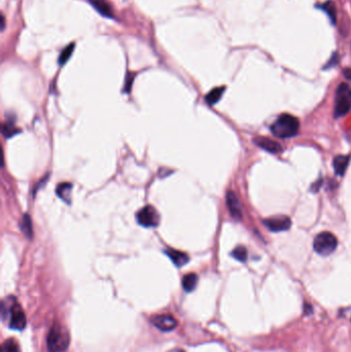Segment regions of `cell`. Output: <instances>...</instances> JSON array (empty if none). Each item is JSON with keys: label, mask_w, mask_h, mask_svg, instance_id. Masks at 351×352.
Masks as SVG:
<instances>
[{"label": "cell", "mask_w": 351, "mask_h": 352, "mask_svg": "<svg viewBox=\"0 0 351 352\" xmlns=\"http://www.w3.org/2000/svg\"><path fill=\"white\" fill-rule=\"evenodd\" d=\"M271 132L279 138H291L297 135L300 130L299 119L289 114H282L271 125Z\"/></svg>", "instance_id": "cell-1"}, {"label": "cell", "mask_w": 351, "mask_h": 352, "mask_svg": "<svg viewBox=\"0 0 351 352\" xmlns=\"http://www.w3.org/2000/svg\"><path fill=\"white\" fill-rule=\"evenodd\" d=\"M48 349L50 352H64L69 345V335L67 329L60 323H55L49 332L47 339Z\"/></svg>", "instance_id": "cell-2"}, {"label": "cell", "mask_w": 351, "mask_h": 352, "mask_svg": "<svg viewBox=\"0 0 351 352\" xmlns=\"http://www.w3.org/2000/svg\"><path fill=\"white\" fill-rule=\"evenodd\" d=\"M338 246V239L331 232H322L313 241V248L320 256L327 257L332 255Z\"/></svg>", "instance_id": "cell-3"}, {"label": "cell", "mask_w": 351, "mask_h": 352, "mask_svg": "<svg viewBox=\"0 0 351 352\" xmlns=\"http://www.w3.org/2000/svg\"><path fill=\"white\" fill-rule=\"evenodd\" d=\"M351 109V88L346 84H340L335 97V117L347 115Z\"/></svg>", "instance_id": "cell-4"}, {"label": "cell", "mask_w": 351, "mask_h": 352, "mask_svg": "<svg viewBox=\"0 0 351 352\" xmlns=\"http://www.w3.org/2000/svg\"><path fill=\"white\" fill-rule=\"evenodd\" d=\"M137 223L145 228H156L160 224V214L157 209L151 206L146 205L136 213Z\"/></svg>", "instance_id": "cell-5"}, {"label": "cell", "mask_w": 351, "mask_h": 352, "mask_svg": "<svg viewBox=\"0 0 351 352\" xmlns=\"http://www.w3.org/2000/svg\"><path fill=\"white\" fill-rule=\"evenodd\" d=\"M7 310H8L7 315L9 313V323H8L9 327L13 329H18V331L24 329L27 321H26V315L23 309H22V307L17 302H14L8 307Z\"/></svg>", "instance_id": "cell-6"}, {"label": "cell", "mask_w": 351, "mask_h": 352, "mask_svg": "<svg viewBox=\"0 0 351 352\" xmlns=\"http://www.w3.org/2000/svg\"><path fill=\"white\" fill-rule=\"evenodd\" d=\"M264 225L267 229H269L271 232H283V231H288L292 227L291 218L284 215L278 216H272L267 218L264 221Z\"/></svg>", "instance_id": "cell-7"}, {"label": "cell", "mask_w": 351, "mask_h": 352, "mask_svg": "<svg viewBox=\"0 0 351 352\" xmlns=\"http://www.w3.org/2000/svg\"><path fill=\"white\" fill-rule=\"evenodd\" d=\"M151 323L162 332H171L177 326L176 318L170 314H161L151 318Z\"/></svg>", "instance_id": "cell-8"}, {"label": "cell", "mask_w": 351, "mask_h": 352, "mask_svg": "<svg viewBox=\"0 0 351 352\" xmlns=\"http://www.w3.org/2000/svg\"><path fill=\"white\" fill-rule=\"evenodd\" d=\"M226 202L230 214L236 221H240L242 218V210H241V205L236 194L232 191H229L226 195Z\"/></svg>", "instance_id": "cell-9"}, {"label": "cell", "mask_w": 351, "mask_h": 352, "mask_svg": "<svg viewBox=\"0 0 351 352\" xmlns=\"http://www.w3.org/2000/svg\"><path fill=\"white\" fill-rule=\"evenodd\" d=\"M254 142L256 146L261 147L270 153H279L282 151V147L278 144V142L272 140L271 138L264 137V136H258L254 139Z\"/></svg>", "instance_id": "cell-10"}, {"label": "cell", "mask_w": 351, "mask_h": 352, "mask_svg": "<svg viewBox=\"0 0 351 352\" xmlns=\"http://www.w3.org/2000/svg\"><path fill=\"white\" fill-rule=\"evenodd\" d=\"M166 255L169 257V259L172 261L174 265L178 268L186 265V264H188L190 261V258L188 257V255L184 254V252H182V251L176 250V249L166 250Z\"/></svg>", "instance_id": "cell-11"}, {"label": "cell", "mask_w": 351, "mask_h": 352, "mask_svg": "<svg viewBox=\"0 0 351 352\" xmlns=\"http://www.w3.org/2000/svg\"><path fill=\"white\" fill-rule=\"evenodd\" d=\"M89 2L95 7L97 12L107 18H113L114 9L107 0H89Z\"/></svg>", "instance_id": "cell-12"}, {"label": "cell", "mask_w": 351, "mask_h": 352, "mask_svg": "<svg viewBox=\"0 0 351 352\" xmlns=\"http://www.w3.org/2000/svg\"><path fill=\"white\" fill-rule=\"evenodd\" d=\"M349 162H350L349 156L339 155V156L335 157L333 160V166H334L336 174H338L340 176H343L348 168Z\"/></svg>", "instance_id": "cell-13"}, {"label": "cell", "mask_w": 351, "mask_h": 352, "mask_svg": "<svg viewBox=\"0 0 351 352\" xmlns=\"http://www.w3.org/2000/svg\"><path fill=\"white\" fill-rule=\"evenodd\" d=\"M197 283H198V276L195 273L186 274L182 278V289L186 293H191L196 289Z\"/></svg>", "instance_id": "cell-14"}, {"label": "cell", "mask_w": 351, "mask_h": 352, "mask_svg": "<svg viewBox=\"0 0 351 352\" xmlns=\"http://www.w3.org/2000/svg\"><path fill=\"white\" fill-rule=\"evenodd\" d=\"M225 90H226L225 87H217L212 89L205 97V101L207 102V104L209 105L216 104L219 100H221Z\"/></svg>", "instance_id": "cell-15"}, {"label": "cell", "mask_w": 351, "mask_h": 352, "mask_svg": "<svg viewBox=\"0 0 351 352\" xmlns=\"http://www.w3.org/2000/svg\"><path fill=\"white\" fill-rule=\"evenodd\" d=\"M71 191H72V185L70 183H61L57 186L56 193L58 197L61 198L64 202L70 203Z\"/></svg>", "instance_id": "cell-16"}, {"label": "cell", "mask_w": 351, "mask_h": 352, "mask_svg": "<svg viewBox=\"0 0 351 352\" xmlns=\"http://www.w3.org/2000/svg\"><path fill=\"white\" fill-rule=\"evenodd\" d=\"M20 229L28 239H31L33 236V229H32V222L28 214H24L20 222Z\"/></svg>", "instance_id": "cell-17"}, {"label": "cell", "mask_w": 351, "mask_h": 352, "mask_svg": "<svg viewBox=\"0 0 351 352\" xmlns=\"http://www.w3.org/2000/svg\"><path fill=\"white\" fill-rule=\"evenodd\" d=\"M231 256L235 260H237V261H239L241 263H245L246 260H247L248 254H247V250H246V248L244 246L239 245V246H237V247H235L233 249Z\"/></svg>", "instance_id": "cell-18"}, {"label": "cell", "mask_w": 351, "mask_h": 352, "mask_svg": "<svg viewBox=\"0 0 351 352\" xmlns=\"http://www.w3.org/2000/svg\"><path fill=\"white\" fill-rule=\"evenodd\" d=\"M73 49H74V43H70L68 47H66L62 51L60 57H59V64L61 66L64 65L65 63H66L69 60L71 54L73 52Z\"/></svg>", "instance_id": "cell-19"}, {"label": "cell", "mask_w": 351, "mask_h": 352, "mask_svg": "<svg viewBox=\"0 0 351 352\" xmlns=\"http://www.w3.org/2000/svg\"><path fill=\"white\" fill-rule=\"evenodd\" d=\"M322 8L326 13V15L330 17V19L332 20L333 23H335V21H336V8H335V5L333 4V2L327 1V2L323 3L322 5Z\"/></svg>", "instance_id": "cell-20"}, {"label": "cell", "mask_w": 351, "mask_h": 352, "mask_svg": "<svg viewBox=\"0 0 351 352\" xmlns=\"http://www.w3.org/2000/svg\"><path fill=\"white\" fill-rule=\"evenodd\" d=\"M3 351L4 352H21L19 344L13 339L6 340L3 344Z\"/></svg>", "instance_id": "cell-21"}, {"label": "cell", "mask_w": 351, "mask_h": 352, "mask_svg": "<svg viewBox=\"0 0 351 352\" xmlns=\"http://www.w3.org/2000/svg\"><path fill=\"white\" fill-rule=\"evenodd\" d=\"M18 132L19 131L16 128V126L14 124H10V123L4 124L3 129H2V133H3L5 138H10V137L15 136L18 133Z\"/></svg>", "instance_id": "cell-22"}, {"label": "cell", "mask_w": 351, "mask_h": 352, "mask_svg": "<svg viewBox=\"0 0 351 352\" xmlns=\"http://www.w3.org/2000/svg\"><path fill=\"white\" fill-rule=\"evenodd\" d=\"M338 63V56H337V54H335V55H333V56H332V58H331V60L330 61H328V63L324 66V68H330V67H333V66H336V64Z\"/></svg>", "instance_id": "cell-23"}, {"label": "cell", "mask_w": 351, "mask_h": 352, "mask_svg": "<svg viewBox=\"0 0 351 352\" xmlns=\"http://www.w3.org/2000/svg\"><path fill=\"white\" fill-rule=\"evenodd\" d=\"M343 74H344L346 80H348L349 82H351V68H345V69L343 70Z\"/></svg>", "instance_id": "cell-24"}, {"label": "cell", "mask_w": 351, "mask_h": 352, "mask_svg": "<svg viewBox=\"0 0 351 352\" xmlns=\"http://www.w3.org/2000/svg\"><path fill=\"white\" fill-rule=\"evenodd\" d=\"M321 185H322V179H320L318 181H316V182L312 185L311 190H312L313 192H317V191H318V189L321 188Z\"/></svg>", "instance_id": "cell-25"}, {"label": "cell", "mask_w": 351, "mask_h": 352, "mask_svg": "<svg viewBox=\"0 0 351 352\" xmlns=\"http://www.w3.org/2000/svg\"><path fill=\"white\" fill-rule=\"evenodd\" d=\"M168 352H184V350L179 349V348H175V349H172V350H170Z\"/></svg>", "instance_id": "cell-26"}]
</instances>
